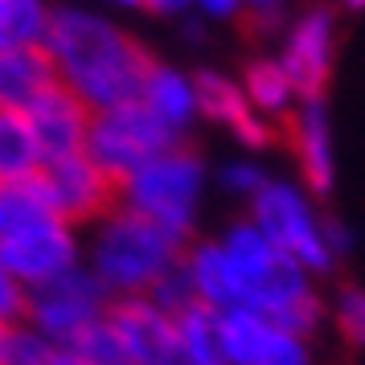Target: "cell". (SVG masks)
<instances>
[{
    "label": "cell",
    "instance_id": "obj_1",
    "mask_svg": "<svg viewBox=\"0 0 365 365\" xmlns=\"http://www.w3.org/2000/svg\"><path fill=\"white\" fill-rule=\"evenodd\" d=\"M41 50L50 58L58 86L70 91L91 115L135 103L156 62L152 50L119 17L83 4L50 9Z\"/></svg>",
    "mask_w": 365,
    "mask_h": 365
},
{
    "label": "cell",
    "instance_id": "obj_2",
    "mask_svg": "<svg viewBox=\"0 0 365 365\" xmlns=\"http://www.w3.org/2000/svg\"><path fill=\"white\" fill-rule=\"evenodd\" d=\"M214 238L226 250L234 275V312L267 316L304 341H316L329 329V296L320 292V283L279 247H271L247 222V214L230 217Z\"/></svg>",
    "mask_w": 365,
    "mask_h": 365
},
{
    "label": "cell",
    "instance_id": "obj_3",
    "mask_svg": "<svg viewBox=\"0 0 365 365\" xmlns=\"http://www.w3.org/2000/svg\"><path fill=\"white\" fill-rule=\"evenodd\" d=\"M185 242L168 230L152 226L148 217L115 205L95 226L83 230V267L99 279L111 299L152 296V287L168 271L181 267Z\"/></svg>",
    "mask_w": 365,
    "mask_h": 365
},
{
    "label": "cell",
    "instance_id": "obj_4",
    "mask_svg": "<svg viewBox=\"0 0 365 365\" xmlns=\"http://www.w3.org/2000/svg\"><path fill=\"white\" fill-rule=\"evenodd\" d=\"M210 189H214L210 160L193 144H173L156 160L135 168L128 181H119V205L148 217L152 226L168 230L189 247L197 238Z\"/></svg>",
    "mask_w": 365,
    "mask_h": 365
},
{
    "label": "cell",
    "instance_id": "obj_5",
    "mask_svg": "<svg viewBox=\"0 0 365 365\" xmlns=\"http://www.w3.org/2000/svg\"><path fill=\"white\" fill-rule=\"evenodd\" d=\"M324 214L320 201L296 181V177H275L263 185V193L247 205V222L263 234L271 247H279L292 263H299L316 283L332 279L341 263L332 259L329 238H324Z\"/></svg>",
    "mask_w": 365,
    "mask_h": 365
},
{
    "label": "cell",
    "instance_id": "obj_6",
    "mask_svg": "<svg viewBox=\"0 0 365 365\" xmlns=\"http://www.w3.org/2000/svg\"><path fill=\"white\" fill-rule=\"evenodd\" d=\"M119 205V185L86 152L46 160L34 181L9 189V214H53L70 226H95Z\"/></svg>",
    "mask_w": 365,
    "mask_h": 365
},
{
    "label": "cell",
    "instance_id": "obj_7",
    "mask_svg": "<svg viewBox=\"0 0 365 365\" xmlns=\"http://www.w3.org/2000/svg\"><path fill=\"white\" fill-rule=\"evenodd\" d=\"M0 267L25 292H41L83 271V230L53 214H9L0 234Z\"/></svg>",
    "mask_w": 365,
    "mask_h": 365
},
{
    "label": "cell",
    "instance_id": "obj_8",
    "mask_svg": "<svg viewBox=\"0 0 365 365\" xmlns=\"http://www.w3.org/2000/svg\"><path fill=\"white\" fill-rule=\"evenodd\" d=\"M107 308H111V296L83 267V271H74L41 292H29L25 324L50 349H78L107 320Z\"/></svg>",
    "mask_w": 365,
    "mask_h": 365
},
{
    "label": "cell",
    "instance_id": "obj_9",
    "mask_svg": "<svg viewBox=\"0 0 365 365\" xmlns=\"http://www.w3.org/2000/svg\"><path fill=\"white\" fill-rule=\"evenodd\" d=\"M336 53H341V13L332 4H308L292 13V25L275 46V58L296 83L299 99H329Z\"/></svg>",
    "mask_w": 365,
    "mask_h": 365
},
{
    "label": "cell",
    "instance_id": "obj_10",
    "mask_svg": "<svg viewBox=\"0 0 365 365\" xmlns=\"http://www.w3.org/2000/svg\"><path fill=\"white\" fill-rule=\"evenodd\" d=\"M173 144H181V140H173L140 103H128V107H111V111L91 115V132H86V156L115 185L128 181L135 168H144L148 160H156Z\"/></svg>",
    "mask_w": 365,
    "mask_h": 365
},
{
    "label": "cell",
    "instance_id": "obj_11",
    "mask_svg": "<svg viewBox=\"0 0 365 365\" xmlns=\"http://www.w3.org/2000/svg\"><path fill=\"white\" fill-rule=\"evenodd\" d=\"M193 83H197V111L201 123H214L230 135L242 156H263L279 144L283 128L267 123L263 115L250 111L247 95L238 86V74H226L217 66H201L193 70Z\"/></svg>",
    "mask_w": 365,
    "mask_h": 365
},
{
    "label": "cell",
    "instance_id": "obj_12",
    "mask_svg": "<svg viewBox=\"0 0 365 365\" xmlns=\"http://www.w3.org/2000/svg\"><path fill=\"white\" fill-rule=\"evenodd\" d=\"M107 332L115 341L119 365H181L177 316H168L156 299H111Z\"/></svg>",
    "mask_w": 365,
    "mask_h": 365
},
{
    "label": "cell",
    "instance_id": "obj_13",
    "mask_svg": "<svg viewBox=\"0 0 365 365\" xmlns=\"http://www.w3.org/2000/svg\"><path fill=\"white\" fill-rule=\"evenodd\" d=\"M222 365H320L316 341L279 329L255 312H226L217 320Z\"/></svg>",
    "mask_w": 365,
    "mask_h": 365
},
{
    "label": "cell",
    "instance_id": "obj_14",
    "mask_svg": "<svg viewBox=\"0 0 365 365\" xmlns=\"http://www.w3.org/2000/svg\"><path fill=\"white\" fill-rule=\"evenodd\" d=\"M283 135L296 160V181L316 201H329L336 193V132L329 99H304L296 115L283 123Z\"/></svg>",
    "mask_w": 365,
    "mask_h": 365
},
{
    "label": "cell",
    "instance_id": "obj_15",
    "mask_svg": "<svg viewBox=\"0 0 365 365\" xmlns=\"http://www.w3.org/2000/svg\"><path fill=\"white\" fill-rule=\"evenodd\" d=\"M140 107L148 111L173 140H189V132L201 123L197 111V83H193V70L173 66V62H152L148 78L140 86Z\"/></svg>",
    "mask_w": 365,
    "mask_h": 365
},
{
    "label": "cell",
    "instance_id": "obj_16",
    "mask_svg": "<svg viewBox=\"0 0 365 365\" xmlns=\"http://www.w3.org/2000/svg\"><path fill=\"white\" fill-rule=\"evenodd\" d=\"M29 128L37 135V148L46 160H62V156H78L86 152V132H91V111L74 99L70 91L53 86L25 111Z\"/></svg>",
    "mask_w": 365,
    "mask_h": 365
},
{
    "label": "cell",
    "instance_id": "obj_17",
    "mask_svg": "<svg viewBox=\"0 0 365 365\" xmlns=\"http://www.w3.org/2000/svg\"><path fill=\"white\" fill-rule=\"evenodd\" d=\"M238 86H242V95H247L250 111L263 115L267 123H275V128H283L287 119L296 115V107L304 103L296 83L287 78V70L279 66L275 53H250L242 74H238Z\"/></svg>",
    "mask_w": 365,
    "mask_h": 365
},
{
    "label": "cell",
    "instance_id": "obj_18",
    "mask_svg": "<svg viewBox=\"0 0 365 365\" xmlns=\"http://www.w3.org/2000/svg\"><path fill=\"white\" fill-rule=\"evenodd\" d=\"M53 66L46 50H17L0 53V107L9 111H29L46 91H53Z\"/></svg>",
    "mask_w": 365,
    "mask_h": 365
},
{
    "label": "cell",
    "instance_id": "obj_19",
    "mask_svg": "<svg viewBox=\"0 0 365 365\" xmlns=\"http://www.w3.org/2000/svg\"><path fill=\"white\" fill-rule=\"evenodd\" d=\"M46 165V156L37 148V135L29 128L25 111H9L0 107V189H17V185L34 181Z\"/></svg>",
    "mask_w": 365,
    "mask_h": 365
},
{
    "label": "cell",
    "instance_id": "obj_20",
    "mask_svg": "<svg viewBox=\"0 0 365 365\" xmlns=\"http://www.w3.org/2000/svg\"><path fill=\"white\" fill-rule=\"evenodd\" d=\"M50 29L46 0H0V53L41 50Z\"/></svg>",
    "mask_w": 365,
    "mask_h": 365
},
{
    "label": "cell",
    "instance_id": "obj_21",
    "mask_svg": "<svg viewBox=\"0 0 365 365\" xmlns=\"http://www.w3.org/2000/svg\"><path fill=\"white\" fill-rule=\"evenodd\" d=\"M222 316L193 304L189 312L177 316V345H181V365H222V336H217Z\"/></svg>",
    "mask_w": 365,
    "mask_h": 365
},
{
    "label": "cell",
    "instance_id": "obj_22",
    "mask_svg": "<svg viewBox=\"0 0 365 365\" xmlns=\"http://www.w3.org/2000/svg\"><path fill=\"white\" fill-rule=\"evenodd\" d=\"M329 324L353 353L365 357V287L353 279H341L329 296Z\"/></svg>",
    "mask_w": 365,
    "mask_h": 365
},
{
    "label": "cell",
    "instance_id": "obj_23",
    "mask_svg": "<svg viewBox=\"0 0 365 365\" xmlns=\"http://www.w3.org/2000/svg\"><path fill=\"white\" fill-rule=\"evenodd\" d=\"M271 181V173H267V165L259 160V156H230V160H222V165L214 168V189L222 193V197L238 201V205H250V201L263 193V185Z\"/></svg>",
    "mask_w": 365,
    "mask_h": 365
},
{
    "label": "cell",
    "instance_id": "obj_24",
    "mask_svg": "<svg viewBox=\"0 0 365 365\" xmlns=\"http://www.w3.org/2000/svg\"><path fill=\"white\" fill-rule=\"evenodd\" d=\"M242 25L255 41H267V46H279L283 29L292 25V9L283 0H255L242 9Z\"/></svg>",
    "mask_w": 365,
    "mask_h": 365
},
{
    "label": "cell",
    "instance_id": "obj_25",
    "mask_svg": "<svg viewBox=\"0 0 365 365\" xmlns=\"http://www.w3.org/2000/svg\"><path fill=\"white\" fill-rule=\"evenodd\" d=\"M50 345L29 324H4L0 329V365H41Z\"/></svg>",
    "mask_w": 365,
    "mask_h": 365
},
{
    "label": "cell",
    "instance_id": "obj_26",
    "mask_svg": "<svg viewBox=\"0 0 365 365\" xmlns=\"http://www.w3.org/2000/svg\"><path fill=\"white\" fill-rule=\"evenodd\" d=\"M148 299H156V304H160L168 316H181V312H189V308L197 304V299H193V287H189V279H185L181 267H177V271H168L165 279L152 287Z\"/></svg>",
    "mask_w": 365,
    "mask_h": 365
},
{
    "label": "cell",
    "instance_id": "obj_27",
    "mask_svg": "<svg viewBox=\"0 0 365 365\" xmlns=\"http://www.w3.org/2000/svg\"><path fill=\"white\" fill-rule=\"evenodd\" d=\"M25 308H29V292L0 267V329L4 324H25Z\"/></svg>",
    "mask_w": 365,
    "mask_h": 365
},
{
    "label": "cell",
    "instance_id": "obj_28",
    "mask_svg": "<svg viewBox=\"0 0 365 365\" xmlns=\"http://www.w3.org/2000/svg\"><path fill=\"white\" fill-rule=\"evenodd\" d=\"M242 9H247L242 0H197V4H193V13H197L210 29H214V25H242Z\"/></svg>",
    "mask_w": 365,
    "mask_h": 365
},
{
    "label": "cell",
    "instance_id": "obj_29",
    "mask_svg": "<svg viewBox=\"0 0 365 365\" xmlns=\"http://www.w3.org/2000/svg\"><path fill=\"white\" fill-rule=\"evenodd\" d=\"M324 238H329V250L336 263H345L349 255H353V242H357V234H353V226H349L341 214H324Z\"/></svg>",
    "mask_w": 365,
    "mask_h": 365
},
{
    "label": "cell",
    "instance_id": "obj_30",
    "mask_svg": "<svg viewBox=\"0 0 365 365\" xmlns=\"http://www.w3.org/2000/svg\"><path fill=\"white\" fill-rule=\"evenodd\" d=\"M41 365H95V361H91V357H83V353H74V349H50Z\"/></svg>",
    "mask_w": 365,
    "mask_h": 365
},
{
    "label": "cell",
    "instance_id": "obj_31",
    "mask_svg": "<svg viewBox=\"0 0 365 365\" xmlns=\"http://www.w3.org/2000/svg\"><path fill=\"white\" fill-rule=\"evenodd\" d=\"M4 226H9V193L0 189V234H4Z\"/></svg>",
    "mask_w": 365,
    "mask_h": 365
}]
</instances>
